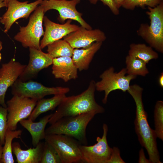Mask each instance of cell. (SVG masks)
<instances>
[{
    "mask_svg": "<svg viewBox=\"0 0 163 163\" xmlns=\"http://www.w3.org/2000/svg\"><path fill=\"white\" fill-rule=\"evenodd\" d=\"M96 114L88 112L63 117L50 124L45 130V134L65 135L75 138L81 144L86 145V128Z\"/></svg>",
    "mask_w": 163,
    "mask_h": 163,
    "instance_id": "obj_3",
    "label": "cell"
},
{
    "mask_svg": "<svg viewBox=\"0 0 163 163\" xmlns=\"http://www.w3.org/2000/svg\"><path fill=\"white\" fill-rule=\"evenodd\" d=\"M5 2L7 3V0H5Z\"/></svg>",
    "mask_w": 163,
    "mask_h": 163,
    "instance_id": "obj_39",
    "label": "cell"
},
{
    "mask_svg": "<svg viewBox=\"0 0 163 163\" xmlns=\"http://www.w3.org/2000/svg\"><path fill=\"white\" fill-rule=\"evenodd\" d=\"M146 13L150 20V24H141L137 30L138 35L152 48L163 53V2L157 6L148 7Z\"/></svg>",
    "mask_w": 163,
    "mask_h": 163,
    "instance_id": "obj_4",
    "label": "cell"
},
{
    "mask_svg": "<svg viewBox=\"0 0 163 163\" xmlns=\"http://www.w3.org/2000/svg\"><path fill=\"white\" fill-rule=\"evenodd\" d=\"M102 42H95L90 46L82 49L73 50L72 59L80 71L87 70L95 54L100 49Z\"/></svg>",
    "mask_w": 163,
    "mask_h": 163,
    "instance_id": "obj_18",
    "label": "cell"
},
{
    "mask_svg": "<svg viewBox=\"0 0 163 163\" xmlns=\"http://www.w3.org/2000/svg\"><path fill=\"white\" fill-rule=\"evenodd\" d=\"M163 2V0H124L122 6L128 10H133L136 7L147 6L154 7Z\"/></svg>",
    "mask_w": 163,
    "mask_h": 163,
    "instance_id": "obj_28",
    "label": "cell"
},
{
    "mask_svg": "<svg viewBox=\"0 0 163 163\" xmlns=\"http://www.w3.org/2000/svg\"><path fill=\"white\" fill-rule=\"evenodd\" d=\"M52 73L56 78L67 82L77 78L78 69L71 57H60L53 59Z\"/></svg>",
    "mask_w": 163,
    "mask_h": 163,
    "instance_id": "obj_17",
    "label": "cell"
},
{
    "mask_svg": "<svg viewBox=\"0 0 163 163\" xmlns=\"http://www.w3.org/2000/svg\"><path fill=\"white\" fill-rule=\"evenodd\" d=\"M7 108L0 104V144H4L5 136L7 129Z\"/></svg>",
    "mask_w": 163,
    "mask_h": 163,
    "instance_id": "obj_29",
    "label": "cell"
},
{
    "mask_svg": "<svg viewBox=\"0 0 163 163\" xmlns=\"http://www.w3.org/2000/svg\"><path fill=\"white\" fill-rule=\"evenodd\" d=\"M103 134L101 137L96 138L97 142L92 145L80 144L82 162L86 163H107L110 159L112 148L108 145L107 139L108 131L107 125H103Z\"/></svg>",
    "mask_w": 163,
    "mask_h": 163,
    "instance_id": "obj_11",
    "label": "cell"
},
{
    "mask_svg": "<svg viewBox=\"0 0 163 163\" xmlns=\"http://www.w3.org/2000/svg\"><path fill=\"white\" fill-rule=\"evenodd\" d=\"M95 82L92 80L87 89L80 94L66 96L56 111L52 113L49 123L51 124L63 117L87 113L94 112L96 114L104 113V109L95 101Z\"/></svg>",
    "mask_w": 163,
    "mask_h": 163,
    "instance_id": "obj_2",
    "label": "cell"
},
{
    "mask_svg": "<svg viewBox=\"0 0 163 163\" xmlns=\"http://www.w3.org/2000/svg\"><path fill=\"white\" fill-rule=\"evenodd\" d=\"M73 49L85 48L95 42L104 41L105 33L99 29H87L82 26L63 37Z\"/></svg>",
    "mask_w": 163,
    "mask_h": 163,
    "instance_id": "obj_15",
    "label": "cell"
},
{
    "mask_svg": "<svg viewBox=\"0 0 163 163\" xmlns=\"http://www.w3.org/2000/svg\"><path fill=\"white\" fill-rule=\"evenodd\" d=\"M121 158L119 148L114 147L112 148V151L110 159L107 163H125Z\"/></svg>",
    "mask_w": 163,
    "mask_h": 163,
    "instance_id": "obj_30",
    "label": "cell"
},
{
    "mask_svg": "<svg viewBox=\"0 0 163 163\" xmlns=\"http://www.w3.org/2000/svg\"><path fill=\"white\" fill-rule=\"evenodd\" d=\"M2 55H1V53H0V62L1 60V59H2Z\"/></svg>",
    "mask_w": 163,
    "mask_h": 163,
    "instance_id": "obj_38",
    "label": "cell"
},
{
    "mask_svg": "<svg viewBox=\"0 0 163 163\" xmlns=\"http://www.w3.org/2000/svg\"><path fill=\"white\" fill-rule=\"evenodd\" d=\"M44 14L43 7L40 5L30 16L28 24L20 28L14 37V40L20 42L24 47L41 50L40 40L44 33L43 27Z\"/></svg>",
    "mask_w": 163,
    "mask_h": 163,
    "instance_id": "obj_5",
    "label": "cell"
},
{
    "mask_svg": "<svg viewBox=\"0 0 163 163\" xmlns=\"http://www.w3.org/2000/svg\"><path fill=\"white\" fill-rule=\"evenodd\" d=\"M154 119L155 129L157 137L163 140V102L157 101L155 107Z\"/></svg>",
    "mask_w": 163,
    "mask_h": 163,
    "instance_id": "obj_26",
    "label": "cell"
},
{
    "mask_svg": "<svg viewBox=\"0 0 163 163\" xmlns=\"http://www.w3.org/2000/svg\"><path fill=\"white\" fill-rule=\"evenodd\" d=\"M21 130H11L7 129L5 136V141L3 147V152L1 163H14L12 155V141L14 138H20Z\"/></svg>",
    "mask_w": 163,
    "mask_h": 163,
    "instance_id": "obj_23",
    "label": "cell"
},
{
    "mask_svg": "<svg viewBox=\"0 0 163 163\" xmlns=\"http://www.w3.org/2000/svg\"><path fill=\"white\" fill-rule=\"evenodd\" d=\"M47 52L53 58L67 56L72 57L74 49L64 39H60L48 45Z\"/></svg>",
    "mask_w": 163,
    "mask_h": 163,
    "instance_id": "obj_24",
    "label": "cell"
},
{
    "mask_svg": "<svg viewBox=\"0 0 163 163\" xmlns=\"http://www.w3.org/2000/svg\"><path fill=\"white\" fill-rule=\"evenodd\" d=\"M29 61L23 72L19 77L23 82L35 78L43 69L52 65L53 59L48 53L34 48H29Z\"/></svg>",
    "mask_w": 163,
    "mask_h": 163,
    "instance_id": "obj_16",
    "label": "cell"
},
{
    "mask_svg": "<svg viewBox=\"0 0 163 163\" xmlns=\"http://www.w3.org/2000/svg\"><path fill=\"white\" fill-rule=\"evenodd\" d=\"M52 114L46 115L41 118L39 121L34 122L30 119H24L19 122L20 124L27 129L30 134L32 144L35 147L40 140L44 139L46 134L45 128Z\"/></svg>",
    "mask_w": 163,
    "mask_h": 163,
    "instance_id": "obj_20",
    "label": "cell"
},
{
    "mask_svg": "<svg viewBox=\"0 0 163 163\" xmlns=\"http://www.w3.org/2000/svg\"><path fill=\"white\" fill-rule=\"evenodd\" d=\"M26 66L13 58L2 64L0 69V104L3 107L7 108L5 99L7 89L18 79Z\"/></svg>",
    "mask_w": 163,
    "mask_h": 163,
    "instance_id": "obj_13",
    "label": "cell"
},
{
    "mask_svg": "<svg viewBox=\"0 0 163 163\" xmlns=\"http://www.w3.org/2000/svg\"><path fill=\"white\" fill-rule=\"evenodd\" d=\"M143 90V88L139 85L134 84L130 85L127 91L136 105L135 131L140 143L147 152L150 163H161L158 149L157 137L154 130L149 124L147 114L144 110L142 100Z\"/></svg>",
    "mask_w": 163,
    "mask_h": 163,
    "instance_id": "obj_1",
    "label": "cell"
},
{
    "mask_svg": "<svg viewBox=\"0 0 163 163\" xmlns=\"http://www.w3.org/2000/svg\"><path fill=\"white\" fill-rule=\"evenodd\" d=\"M13 95L26 97L38 101L49 95L66 94L69 92L68 87H48L33 81L23 82L18 78L12 86Z\"/></svg>",
    "mask_w": 163,
    "mask_h": 163,
    "instance_id": "obj_8",
    "label": "cell"
},
{
    "mask_svg": "<svg viewBox=\"0 0 163 163\" xmlns=\"http://www.w3.org/2000/svg\"><path fill=\"white\" fill-rule=\"evenodd\" d=\"M46 141L56 150L62 163L82 162L81 144L73 138L63 134H46Z\"/></svg>",
    "mask_w": 163,
    "mask_h": 163,
    "instance_id": "obj_7",
    "label": "cell"
},
{
    "mask_svg": "<svg viewBox=\"0 0 163 163\" xmlns=\"http://www.w3.org/2000/svg\"><path fill=\"white\" fill-rule=\"evenodd\" d=\"M80 2V0H43L40 5L43 7L45 13L51 9L57 11L59 14L58 19L61 23L66 20H73L82 27L92 29L91 26L82 18V14L76 9V5Z\"/></svg>",
    "mask_w": 163,
    "mask_h": 163,
    "instance_id": "obj_10",
    "label": "cell"
},
{
    "mask_svg": "<svg viewBox=\"0 0 163 163\" xmlns=\"http://www.w3.org/2000/svg\"><path fill=\"white\" fill-rule=\"evenodd\" d=\"M91 3L95 4L98 1H101L103 3L107 5L113 13L115 15L119 14V11L116 7L113 0H88Z\"/></svg>",
    "mask_w": 163,
    "mask_h": 163,
    "instance_id": "obj_31",
    "label": "cell"
},
{
    "mask_svg": "<svg viewBox=\"0 0 163 163\" xmlns=\"http://www.w3.org/2000/svg\"><path fill=\"white\" fill-rule=\"evenodd\" d=\"M117 8H119L122 6L124 0H113Z\"/></svg>",
    "mask_w": 163,
    "mask_h": 163,
    "instance_id": "obj_33",
    "label": "cell"
},
{
    "mask_svg": "<svg viewBox=\"0 0 163 163\" xmlns=\"http://www.w3.org/2000/svg\"><path fill=\"white\" fill-rule=\"evenodd\" d=\"M152 48L143 43H133L129 46L128 55L147 64L151 60L156 59L158 57V53Z\"/></svg>",
    "mask_w": 163,
    "mask_h": 163,
    "instance_id": "obj_22",
    "label": "cell"
},
{
    "mask_svg": "<svg viewBox=\"0 0 163 163\" xmlns=\"http://www.w3.org/2000/svg\"><path fill=\"white\" fill-rule=\"evenodd\" d=\"M66 96L65 94H57L50 98H43L38 100L28 119L34 121L40 114L54 110Z\"/></svg>",
    "mask_w": 163,
    "mask_h": 163,
    "instance_id": "obj_21",
    "label": "cell"
},
{
    "mask_svg": "<svg viewBox=\"0 0 163 163\" xmlns=\"http://www.w3.org/2000/svg\"><path fill=\"white\" fill-rule=\"evenodd\" d=\"M7 7V4L5 0H0V8L2 7Z\"/></svg>",
    "mask_w": 163,
    "mask_h": 163,
    "instance_id": "obj_35",
    "label": "cell"
},
{
    "mask_svg": "<svg viewBox=\"0 0 163 163\" xmlns=\"http://www.w3.org/2000/svg\"><path fill=\"white\" fill-rule=\"evenodd\" d=\"M3 152V147L2 145H0V163H1V160L2 157V155Z\"/></svg>",
    "mask_w": 163,
    "mask_h": 163,
    "instance_id": "obj_36",
    "label": "cell"
},
{
    "mask_svg": "<svg viewBox=\"0 0 163 163\" xmlns=\"http://www.w3.org/2000/svg\"><path fill=\"white\" fill-rule=\"evenodd\" d=\"M40 163H62L56 150L46 141L44 143Z\"/></svg>",
    "mask_w": 163,
    "mask_h": 163,
    "instance_id": "obj_27",
    "label": "cell"
},
{
    "mask_svg": "<svg viewBox=\"0 0 163 163\" xmlns=\"http://www.w3.org/2000/svg\"><path fill=\"white\" fill-rule=\"evenodd\" d=\"M139 163H150L149 160L147 159L145 156L143 149L142 148L139 152Z\"/></svg>",
    "mask_w": 163,
    "mask_h": 163,
    "instance_id": "obj_32",
    "label": "cell"
},
{
    "mask_svg": "<svg viewBox=\"0 0 163 163\" xmlns=\"http://www.w3.org/2000/svg\"><path fill=\"white\" fill-rule=\"evenodd\" d=\"M125 63L127 74L145 76L149 72L147 64L140 59L128 55L126 57Z\"/></svg>",
    "mask_w": 163,
    "mask_h": 163,
    "instance_id": "obj_25",
    "label": "cell"
},
{
    "mask_svg": "<svg viewBox=\"0 0 163 163\" xmlns=\"http://www.w3.org/2000/svg\"><path fill=\"white\" fill-rule=\"evenodd\" d=\"M72 21L68 19L65 23L60 24L54 22L46 16H44L43 21L45 31L43 37L40 42V46L41 50L77 30L79 27L71 24Z\"/></svg>",
    "mask_w": 163,
    "mask_h": 163,
    "instance_id": "obj_14",
    "label": "cell"
},
{
    "mask_svg": "<svg viewBox=\"0 0 163 163\" xmlns=\"http://www.w3.org/2000/svg\"><path fill=\"white\" fill-rule=\"evenodd\" d=\"M42 1L37 0L29 3L28 1L22 2L17 0H7V10L0 20L4 26V32L7 33L17 20L27 18Z\"/></svg>",
    "mask_w": 163,
    "mask_h": 163,
    "instance_id": "obj_12",
    "label": "cell"
},
{
    "mask_svg": "<svg viewBox=\"0 0 163 163\" xmlns=\"http://www.w3.org/2000/svg\"><path fill=\"white\" fill-rule=\"evenodd\" d=\"M43 145L40 142L35 148L23 150L18 142H14L12 144V152L18 163H40Z\"/></svg>",
    "mask_w": 163,
    "mask_h": 163,
    "instance_id": "obj_19",
    "label": "cell"
},
{
    "mask_svg": "<svg viewBox=\"0 0 163 163\" xmlns=\"http://www.w3.org/2000/svg\"><path fill=\"white\" fill-rule=\"evenodd\" d=\"M2 42L0 41V51L2 49Z\"/></svg>",
    "mask_w": 163,
    "mask_h": 163,
    "instance_id": "obj_37",
    "label": "cell"
},
{
    "mask_svg": "<svg viewBox=\"0 0 163 163\" xmlns=\"http://www.w3.org/2000/svg\"><path fill=\"white\" fill-rule=\"evenodd\" d=\"M126 74V68L116 72H115L114 68L111 67L100 75L101 80L95 82V88L98 91H104V96L102 100L104 104L107 103L108 96L111 92L117 90L123 92L128 91L131 81L137 76Z\"/></svg>",
    "mask_w": 163,
    "mask_h": 163,
    "instance_id": "obj_6",
    "label": "cell"
},
{
    "mask_svg": "<svg viewBox=\"0 0 163 163\" xmlns=\"http://www.w3.org/2000/svg\"><path fill=\"white\" fill-rule=\"evenodd\" d=\"M37 101L26 97L13 95L6 103L7 129L16 130L18 123L29 117Z\"/></svg>",
    "mask_w": 163,
    "mask_h": 163,
    "instance_id": "obj_9",
    "label": "cell"
},
{
    "mask_svg": "<svg viewBox=\"0 0 163 163\" xmlns=\"http://www.w3.org/2000/svg\"><path fill=\"white\" fill-rule=\"evenodd\" d=\"M158 83L160 86L161 88H163V73L161 72L158 79Z\"/></svg>",
    "mask_w": 163,
    "mask_h": 163,
    "instance_id": "obj_34",
    "label": "cell"
}]
</instances>
